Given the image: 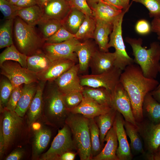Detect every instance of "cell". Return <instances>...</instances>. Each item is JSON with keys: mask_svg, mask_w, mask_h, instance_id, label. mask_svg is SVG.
Segmentation results:
<instances>
[{"mask_svg": "<svg viewBox=\"0 0 160 160\" xmlns=\"http://www.w3.org/2000/svg\"><path fill=\"white\" fill-rule=\"evenodd\" d=\"M119 82L129 96L133 113L137 123L143 119V105L146 95L155 89L159 82L155 79L145 77L137 64L127 66L122 71Z\"/></svg>", "mask_w": 160, "mask_h": 160, "instance_id": "6da1fadb", "label": "cell"}, {"mask_svg": "<svg viewBox=\"0 0 160 160\" xmlns=\"http://www.w3.org/2000/svg\"><path fill=\"white\" fill-rule=\"evenodd\" d=\"M0 120L4 141V155L14 148L21 147L27 141L30 128L26 118L15 111L5 109Z\"/></svg>", "mask_w": 160, "mask_h": 160, "instance_id": "7a4b0ae2", "label": "cell"}, {"mask_svg": "<svg viewBox=\"0 0 160 160\" xmlns=\"http://www.w3.org/2000/svg\"><path fill=\"white\" fill-rule=\"evenodd\" d=\"M47 87L43 92L41 120L53 127H62L69 112L65 104L63 94L55 83L54 86Z\"/></svg>", "mask_w": 160, "mask_h": 160, "instance_id": "3957f363", "label": "cell"}, {"mask_svg": "<svg viewBox=\"0 0 160 160\" xmlns=\"http://www.w3.org/2000/svg\"><path fill=\"white\" fill-rule=\"evenodd\" d=\"M126 41L132 48L134 62L140 66L144 75L155 79L160 73V43L153 42L147 49L142 46V40L140 38L127 37Z\"/></svg>", "mask_w": 160, "mask_h": 160, "instance_id": "277c9868", "label": "cell"}, {"mask_svg": "<svg viewBox=\"0 0 160 160\" xmlns=\"http://www.w3.org/2000/svg\"><path fill=\"white\" fill-rule=\"evenodd\" d=\"M72 134L77 154L81 160H92L89 118L69 112L65 121Z\"/></svg>", "mask_w": 160, "mask_h": 160, "instance_id": "5b68a950", "label": "cell"}, {"mask_svg": "<svg viewBox=\"0 0 160 160\" xmlns=\"http://www.w3.org/2000/svg\"><path fill=\"white\" fill-rule=\"evenodd\" d=\"M34 27L27 24L18 16L14 19L13 34L15 43L17 49L27 56L42 51L45 42Z\"/></svg>", "mask_w": 160, "mask_h": 160, "instance_id": "8992f818", "label": "cell"}, {"mask_svg": "<svg viewBox=\"0 0 160 160\" xmlns=\"http://www.w3.org/2000/svg\"><path fill=\"white\" fill-rule=\"evenodd\" d=\"M129 8L123 9L122 13L113 23V28L108 45V48L113 47L116 55L115 66L123 71L128 65L134 63V59L126 51L122 36V25L124 15Z\"/></svg>", "mask_w": 160, "mask_h": 160, "instance_id": "52a82bcc", "label": "cell"}, {"mask_svg": "<svg viewBox=\"0 0 160 160\" xmlns=\"http://www.w3.org/2000/svg\"><path fill=\"white\" fill-rule=\"evenodd\" d=\"M0 67L1 74L9 80L14 89L23 84L39 81L36 73L23 67L17 62L7 60Z\"/></svg>", "mask_w": 160, "mask_h": 160, "instance_id": "ba28073f", "label": "cell"}, {"mask_svg": "<svg viewBox=\"0 0 160 160\" xmlns=\"http://www.w3.org/2000/svg\"><path fill=\"white\" fill-rule=\"evenodd\" d=\"M71 130L66 124L58 130L49 149L43 153L39 159L40 160H57L63 153L76 150Z\"/></svg>", "mask_w": 160, "mask_h": 160, "instance_id": "9c48e42d", "label": "cell"}, {"mask_svg": "<svg viewBox=\"0 0 160 160\" xmlns=\"http://www.w3.org/2000/svg\"><path fill=\"white\" fill-rule=\"evenodd\" d=\"M122 70L115 66L112 69L98 74L85 75L80 77L84 87H103L111 92L119 82Z\"/></svg>", "mask_w": 160, "mask_h": 160, "instance_id": "30bf717a", "label": "cell"}, {"mask_svg": "<svg viewBox=\"0 0 160 160\" xmlns=\"http://www.w3.org/2000/svg\"><path fill=\"white\" fill-rule=\"evenodd\" d=\"M80 42L75 37L60 43H45L42 50L51 62L63 59H70L76 62L78 57L75 50Z\"/></svg>", "mask_w": 160, "mask_h": 160, "instance_id": "8fae6325", "label": "cell"}, {"mask_svg": "<svg viewBox=\"0 0 160 160\" xmlns=\"http://www.w3.org/2000/svg\"><path fill=\"white\" fill-rule=\"evenodd\" d=\"M111 98L112 107L119 112L125 121L138 127L128 94L120 82L111 91Z\"/></svg>", "mask_w": 160, "mask_h": 160, "instance_id": "7c38bea8", "label": "cell"}, {"mask_svg": "<svg viewBox=\"0 0 160 160\" xmlns=\"http://www.w3.org/2000/svg\"><path fill=\"white\" fill-rule=\"evenodd\" d=\"M79 70V64H76L53 81L63 94L83 92L84 87L78 76Z\"/></svg>", "mask_w": 160, "mask_h": 160, "instance_id": "4fadbf2b", "label": "cell"}, {"mask_svg": "<svg viewBox=\"0 0 160 160\" xmlns=\"http://www.w3.org/2000/svg\"><path fill=\"white\" fill-rule=\"evenodd\" d=\"M142 123H137L138 129L144 141L146 153H155L160 146V122L154 124L149 121Z\"/></svg>", "mask_w": 160, "mask_h": 160, "instance_id": "5bb4252c", "label": "cell"}, {"mask_svg": "<svg viewBox=\"0 0 160 160\" xmlns=\"http://www.w3.org/2000/svg\"><path fill=\"white\" fill-rule=\"evenodd\" d=\"M37 122L34 123L31 127L34 128L33 130L32 156L33 160L39 159L48 146L52 136L51 130Z\"/></svg>", "mask_w": 160, "mask_h": 160, "instance_id": "9a60e30c", "label": "cell"}, {"mask_svg": "<svg viewBox=\"0 0 160 160\" xmlns=\"http://www.w3.org/2000/svg\"><path fill=\"white\" fill-rule=\"evenodd\" d=\"M124 120L122 115L117 111L113 123L118 141L116 155L119 160H130L132 155L124 127Z\"/></svg>", "mask_w": 160, "mask_h": 160, "instance_id": "2e32d148", "label": "cell"}, {"mask_svg": "<svg viewBox=\"0 0 160 160\" xmlns=\"http://www.w3.org/2000/svg\"><path fill=\"white\" fill-rule=\"evenodd\" d=\"M116 60L114 52H104L97 49L89 65L91 74H98L112 69L115 66Z\"/></svg>", "mask_w": 160, "mask_h": 160, "instance_id": "e0dca14e", "label": "cell"}, {"mask_svg": "<svg viewBox=\"0 0 160 160\" xmlns=\"http://www.w3.org/2000/svg\"><path fill=\"white\" fill-rule=\"evenodd\" d=\"M76 62L70 59H60L51 62L48 67L37 74L39 81H52L76 64Z\"/></svg>", "mask_w": 160, "mask_h": 160, "instance_id": "ac0fdd59", "label": "cell"}, {"mask_svg": "<svg viewBox=\"0 0 160 160\" xmlns=\"http://www.w3.org/2000/svg\"><path fill=\"white\" fill-rule=\"evenodd\" d=\"M112 108L101 105L89 98L84 97L78 106L68 111L73 113L81 114L88 118H94L108 112Z\"/></svg>", "mask_w": 160, "mask_h": 160, "instance_id": "d6986e66", "label": "cell"}, {"mask_svg": "<svg viewBox=\"0 0 160 160\" xmlns=\"http://www.w3.org/2000/svg\"><path fill=\"white\" fill-rule=\"evenodd\" d=\"M46 82L39 81L35 95L26 113L25 118L30 128L34 123L41 120L43 106V94Z\"/></svg>", "mask_w": 160, "mask_h": 160, "instance_id": "ffe728a7", "label": "cell"}, {"mask_svg": "<svg viewBox=\"0 0 160 160\" xmlns=\"http://www.w3.org/2000/svg\"><path fill=\"white\" fill-rule=\"evenodd\" d=\"M71 7L66 0H50L42 9L43 19H54L62 21Z\"/></svg>", "mask_w": 160, "mask_h": 160, "instance_id": "44dd1931", "label": "cell"}, {"mask_svg": "<svg viewBox=\"0 0 160 160\" xmlns=\"http://www.w3.org/2000/svg\"><path fill=\"white\" fill-rule=\"evenodd\" d=\"M105 141L106 143L103 148L92 160H119L116 155L118 141L114 124L106 134Z\"/></svg>", "mask_w": 160, "mask_h": 160, "instance_id": "7402d4cb", "label": "cell"}, {"mask_svg": "<svg viewBox=\"0 0 160 160\" xmlns=\"http://www.w3.org/2000/svg\"><path fill=\"white\" fill-rule=\"evenodd\" d=\"M90 7L96 20L112 23L123 11V9H118L103 0Z\"/></svg>", "mask_w": 160, "mask_h": 160, "instance_id": "603a6c76", "label": "cell"}, {"mask_svg": "<svg viewBox=\"0 0 160 160\" xmlns=\"http://www.w3.org/2000/svg\"><path fill=\"white\" fill-rule=\"evenodd\" d=\"M97 50L94 44L88 40L80 42L76 46L75 52L79 60V73H82L87 71L91 60Z\"/></svg>", "mask_w": 160, "mask_h": 160, "instance_id": "cb8c5ba5", "label": "cell"}, {"mask_svg": "<svg viewBox=\"0 0 160 160\" xmlns=\"http://www.w3.org/2000/svg\"><path fill=\"white\" fill-rule=\"evenodd\" d=\"M96 20V25L93 39L99 49L103 52H108L109 36L113 30V23Z\"/></svg>", "mask_w": 160, "mask_h": 160, "instance_id": "d4e9b609", "label": "cell"}, {"mask_svg": "<svg viewBox=\"0 0 160 160\" xmlns=\"http://www.w3.org/2000/svg\"><path fill=\"white\" fill-rule=\"evenodd\" d=\"M38 83L24 84L22 87L21 94L15 111L20 116L23 117L26 114L36 92Z\"/></svg>", "mask_w": 160, "mask_h": 160, "instance_id": "484cf974", "label": "cell"}, {"mask_svg": "<svg viewBox=\"0 0 160 160\" xmlns=\"http://www.w3.org/2000/svg\"><path fill=\"white\" fill-rule=\"evenodd\" d=\"M16 16L19 17L29 25L35 27L42 19V9L38 5L21 8L17 12Z\"/></svg>", "mask_w": 160, "mask_h": 160, "instance_id": "4316f807", "label": "cell"}, {"mask_svg": "<svg viewBox=\"0 0 160 160\" xmlns=\"http://www.w3.org/2000/svg\"><path fill=\"white\" fill-rule=\"evenodd\" d=\"M143 114L154 124L160 122V103L152 96L150 92L144 98L143 105Z\"/></svg>", "mask_w": 160, "mask_h": 160, "instance_id": "83f0119b", "label": "cell"}, {"mask_svg": "<svg viewBox=\"0 0 160 160\" xmlns=\"http://www.w3.org/2000/svg\"><path fill=\"white\" fill-rule=\"evenodd\" d=\"M117 111L112 108L108 112L96 116L94 119L99 128L100 143L102 145L106 134L113 126Z\"/></svg>", "mask_w": 160, "mask_h": 160, "instance_id": "f1b7e54d", "label": "cell"}, {"mask_svg": "<svg viewBox=\"0 0 160 160\" xmlns=\"http://www.w3.org/2000/svg\"><path fill=\"white\" fill-rule=\"evenodd\" d=\"M124 127L127 135L130 141V147L135 154L145 153L142 138L137 127L124 120Z\"/></svg>", "mask_w": 160, "mask_h": 160, "instance_id": "f546056e", "label": "cell"}, {"mask_svg": "<svg viewBox=\"0 0 160 160\" xmlns=\"http://www.w3.org/2000/svg\"><path fill=\"white\" fill-rule=\"evenodd\" d=\"M84 87V97L89 98L101 105L112 107L110 91L103 87Z\"/></svg>", "mask_w": 160, "mask_h": 160, "instance_id": "4dcf8cb0", "label": "cell"}, {"mask_svg": "<svg viewBox=\"0 0 160 160\" xmlns=\"http://www.w3.org/2000/svg\"><path fill=\"white\" fill-rule=\"evenodd\" d=\"M85 15L74 7L71 9L62 21L63 26L71 33L75 35L78 31L85 18Z\"/></svg>", "mask_w": 160, "mask_h": 160, "instance_id": "1f68e13d", "label": "cell"}, {"mask_svg": "<svg viewBox=\"0 0 160 160\" xmlns=\"http://www.w3.org/2000/svg\"><path fill=\"white\" fill-rule=\"evenodd\" d=\"M27 68L36 74L45 70L51 63L42 50L27 56Z\"/></svg>", "mask_w": 160, "mask_h": 160, "instance_id": "d6a6232c", "label": "cell"}, {"mask_svg": "<svg viewBox=\"0 0 160 160\" xmlns=\"http://www.w3.org/2000/svg\"><path fill=\"white\" fill-rule=\"evenodd\" d=\"M27 56L21 52L14 44L6 48L0 54V65L7 60L18 63L23 67L27 68Z\"/></svg>", "mask_w": 160, "mask_h": 160, "instance_id": "836d02e7", "label": "cell"}, {"mask_svg": "<svg viewBox=\"0 0 160 160\" xmlns=\"http://www.w3.org/2000/svg\"><path fill=\"white\" fill-rule=\"evenodd\" d=\"M96 25V20L92 16H85L82 24L75 34L77 39L84 41L93 39Z\"/></svg>", "mask_w": 160, "mask_h": 160, "instance_id": "e575fe53", "label": "cell"}, {"mask_svg": "<svg viewBox=\"0 0 160 160\" xmlns=\"http://www.w3.org/2000/svg\"><path fill=\"white\" fill-rule=\"evenodd\" d=\"M14 20H6L0 26V49L7 47L14 44L13 29Z\"/></svg>", "mask_w": 160, "mask_h": 160, "instance_id": "d590c367", "label": "cell"}, {"mask_svg": "<svg viewBox=\"0 0 160 160\" xmlns=\"http://www.w3.org/2000/svg\"><path fill=\"white\" fill-rule=\"evenodd\" d=\"M38 25L41 35L45 41L63 26L61 21L54 19H42Z\"/></svg>", "mask_w": 160, "mask_h": 160, "instance_id": "8d00e7d4", "label": "cell"}, {"mask_svg": "<svg viewBox=\"0 0 160 160\" xmlns=\"http://www.w3.org/2000/svg\"><path fill=\"white\" fill-rule=\"evenodd\" d=\"M91 143V153L92 158L101 151L99 128L94 118H89Z\"/></svg>", "mask_w": 160, "mask_h": 160, "instance_id": "74e56055", "label": "cell"}, {"mask_svg": "<svg viewBox=\"0 0 160 160\" xmlns=\"http://www.w3.org/2000/svg\"><path fill=\"white\" fill-rule=\"evenodd\" d=\"M14 89L9 80L3 79L0 83V108L2 113L6 108L10 96Z\"/></svg>", "mask_w": 160, "mask_h": 160, "instance_id": "f35d334b", "label": "cell"}, {"mask_svg": "<svg viewBox=\"0 0 160 160\" xmlns=\"http://www.w3.org/2000/svg\"><path fill=\"white\" fill-rule=\"evenodd\" d=\"M74 35L67 30L63 26L56 33L45 40L47 44L58 43L75 38Z\"/></svg>", "mask_w": 160, "mask_h": 160, "instance_id": "ab89813d", "label": "cell"}, {"mask_svg": "<svg viewBox=\"0 0 160 160\" xmlns=\"http://www.w3.org/2000/svg\"><path fill=\"white\" fill-rule=\"evenodd\" d=\"M65 106L68 110L78 106L82 101L83 95L82 92L76 91L63 94Z\"/></svg>", "mask_w": 160, "mask_h": 160, "instance_id": "60d3db41", "label": "cell"}, {"mask_svg": "<svg viewBox=\"0 0 160 160\" xmlns=\"http://www.w3.org/2000/svg\"><path fill=\"white\" fill-rule=\"evenodd\" d=\"M21 8L6 0H0V10L6 20L14 19L17 12Z\"/></svg>", "mask_w": 160, "mask_h": 160, "instance_id": "b9f144b4", "label": "cell"}, {"mask_svg": "<svg viewBox=\"0 0 160 160\" xmlns=\"http://www.w3.org/2000/svg\"><path fill=\"white\" fill-rule=\"evenodd\" d=\"M144 5L148 10L150 17H160V0H132Z\"/></svg>", "mask_w": 160, "mask_h": 160, "instance_id": "7bdbcfd3", "label": "cell"}, {"mask_svg": "<svg viewBox=\"0 0 160 160\" xmlns=\"http://www.w3.org/2000/svg\"><path fill=\"white\" fill-rule=\"evenodd\" d=\"M22 85L14 89L8 100L5 109L15 111L20 97L22 91Z\"/></svg>", "mask_w": 160, "mask_h": 160, "instance_id": "ee69618b", "label": "cell"}, {"mask_svg": "<svg viewBox=\"0 0 160 160\" xmlns=\"http://www.w3.org/2000/svg\"><path fill=\"white\" fill-rule=\"evenodd\" d=\"M70 4L71 7L76 8L85 16H92V10L86 0H71Z\"/></svg>", "mask_w": 160, "mask_h": 160, "instance_id": "f6af8a7d", "label": "cell"}, {"mask_svg": "<svg viewBox=\"0 0 160 160\" xmlns=\"http://www.w3.org/2000/svg\"><path fill=\"white\" fill-rule=\"evenodd\" d=\"M135 29L137 33L141 35L148 33L151 31V27L148 22L144 19L138 20Z\"/></svg>", "mask_w": 160, "mask_h": 160, "instance_id": "bcb514c9", "label": "cell"}, {"mask_svg": "<svg viewBox=\"0 0 160 160\" xmlns=\"http://www.w3.org/2000/svg\"><path fill=\"white\" fill-rule=\"evenodd\" d=\"M26 153L25 148L18 147L11 152L5 158V160H20L23 158Z\"/></svg>", "mask_w": 160, "mask_h": 160, "instance_id": "7dc6e473", "label": "cell"}, {"mask_svg": "<svg viewBox=\"0 0 160 160\" xmlns=\"http://www.w3.org/2000/svg\"><path fill=\"white\" fill-rule=\"evenodd\" d=\"M151 31L156 33L160 40V17L154 18L151 23Z\"/></svg>", "mask_w": 160, "mask_h": 160, "instance_id": "c3c4849f", "label": "cell"}, {"mask_svg": "<svg viewBox=\"0 0 160 160\" xmlns=\"http://www.w3.org/2000/svg\"><path fill=\"white\" fill-rule=\"evenodd\" d=\"M36 5H37V0H20L15 5L22 8Z\"/></svg>", "mask_w": 160, "mask_h": 160, "instance_id": "681fc988", "label": "cell"}, {"mask_svg": "<svg viewBox=\"0 0 160 160\" xmlns=\"http://www.w3.org/2000/svg\"><path fill=\"white\" fill-rule=\"evenodd\" d=\"M4 155V141L3 136L1 121L0 124V159H1Z\"/></svg>", "mask_w": 160, "mask_h": 160, "instance_id": "f907efd6", "label": "cell"}, {"mask_svg": "<svg viewBox=\"0 0 160 160\" xmlns=\"http://www.w3.org/2000/svg\"><path fill=\"white\" fill-rule=\"evenodd\" d=\"M77 154V152L74 151L66 152L60 156L57 160H74Z\"/></svg>", "mask_w": 160, "mask_h": 160, "instance_id": "816d5d0a", "label": "cell"}, {"mask_svg": "<svg viewBox=\"0 0 160 160\" xmlns=\"http://www.w3.org/2000/svg\"><path fill=\"white\" fill-rule=\"evenodd\" d=\"M114 7L122 10L123 7L121 0H103Z\"/></svg>", "mask_w": 160, "mask_h": 160, "instance_id": "f5cc1de1", "label": "cell"}, {"mask_svg": "<svg viewBox=\"0 0 160 160\" xmlns=\"http://www.w3.org/2000/svg\"><path fill=\"white\" fill-rule=\"evenodd\" d=\"M143 155L147 160H160V151H157L153 153H146Z\"/></svg>", "mask_w": 160, "mask_h": 160, "instance_id": "db71d44e", "label": "cell"}, {"mask_svg": "<svg viewBox=\"0 0 160 160\" xmlns=\"http://www.w3.org/2000/svg\"><path fill=\"white\" fill-rule=\"evenodd\" d=\"M150 93L153 97L160 103V89H155Z\"/></svg>", "mask_w": 160, "mask_h": 160, "instance_id": "11a10c76", "label": "cell"}, {"mask_svg": "<svg viewBox=\"0 0 160 160\" xmlns=\"http://www.w3.org/2000/svg\"><path fill=\"white\" fill-rule=\"evenodd\" d=\"M122 4L123 7V9H126L129 8L132 4V1L131 2V4H129L130 0H121Z\"/></svg>", "mask_w": 160, "mask_h": 160, "instance_id": "9f6ffc18", "label": "cell"}, {"mask_svg": "<svg viewBox=\"0 0 160 160\" xmlns=\"http://www.w3.org/2000/svg\"><path fill=\"white\" fill-rule=\"evenodd\" d=\"M50 0H37V5L41 9L44 5Z\"/></svg>", "mask_w": 160, "mask_h": 160, "instance_id": "6f0895ef", "label": "cell"}, {"mask_svg": "<svg viewBox=\"0 0 160 160\" xmlns=\"http://www.w3.org/2000/svg\"><path fill=\"white\" fill-rule=\"evenodd\" d=\"M87 1L89 4V7H90L93 5L97 3L100 0H86Z\"/></svg>", "mask_w": 160, "mask_h": 160, "instance_id": "680465c9", "label": "cell"}, {"mask_svg": "<svg viewBox=\"0 0 160 160\" xmlns=\"http://www.w3.org/2000/svg\"><path fill=\"white\" fill-rule=\"evenodd\" d=\"M20 0H10L9 2L11 4L15 5Z\"/></svg>", "mask_w": 160, "mask_h": 160, "instance_id": "91938a15", "label": "cell"}, {"mask_svg": "<svg viewBox=\"0 0 160 160\" xmlns=\"http://www.w3.org/2000/svg\"><path fill=\"white\" fill-rule=\"evenodd\" d=\"M156 89H160V83L159 84V85Z\"/></svg>", "mask_w": 160, "mask_h": 160, "instance_id": "94428289", "label": "cell"}, {"mask_svg": "<svg viewBox=\"0 0 160 160\" xmlns=\"http://www.w3.org/2000/svg\"><path fill=\"white\" fill-rule=\"evenodd\" d=\"M158 151H160V146H159L158 149Z\"/></svg>", "mask_w": 160, "mask_h": 160, "instance_id": "6125c7cd", "label": "cell"}, {"mask_svg": "<svg viewBox=\"0 0 160 160\" xmlns=\"http://www.w3.org/2000/svg\"><path fill=\"white\" fill-rule=\"evenodd\" d=\"M70 4L71 0H66Z\"/></svg>", "mask_w": 160, "mask_h": 160, "instance_id": "be15d7a7", "label": "cell"}, {"mask_svg": "<svg viewBox=\"0 0 160 160\" xmlns=\"http://www.w3.org/2000/svg\"><path fill=\"white\" fill-rule=\"evenodd\" d=\"M6 0L9 1L10 0Z\"/></svg>", "mask_w": 160, "mask_h": 160, "instance_id": "e7e4bbea", "label": "cell"}]
</instances>
